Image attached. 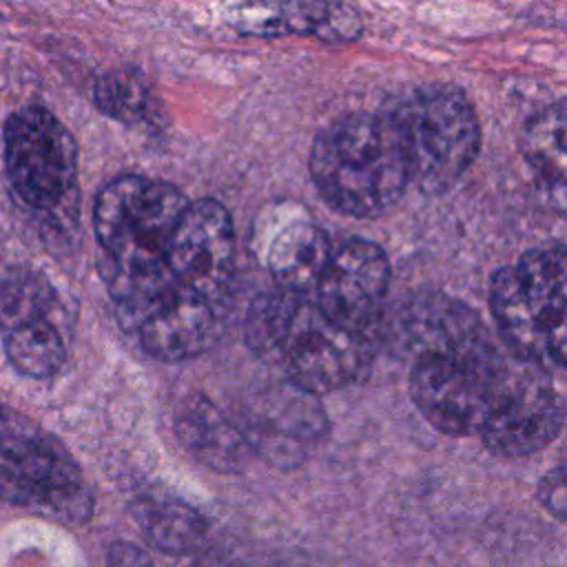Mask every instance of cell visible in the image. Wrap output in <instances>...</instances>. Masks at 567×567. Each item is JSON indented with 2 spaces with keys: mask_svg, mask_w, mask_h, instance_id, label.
<instances>
[{
  "mask_svg": "<svg viewBox=\"0 0 567 567\" xmlns=\"http://www.w3.org/2000/svg\"><path fill=\"white\" fill-rule=\"evenodd\" d=\"M95 106L122 124H157L162 104L137 71H111L95 82Z\"/></svg>",
  "mask_w": 567,
  "mask_h": 567,
  "instance_id": "ffe728a7",
  "label": "cell"
},
{
  "mask_svg": "<svg viewBox=\"0 0 567 567\" xmlns=\"http://www.w3.org/2000/svg\"><path fill=\"white\" fill-rule=\"evenodd\" d=\"M361 27H363V20L357 7L323 2L321 16L312 33L326 42H350L359 38Z\"/></svg>",
  "mask_w": 567,
  "mask_h": 567,
  "instance_id": "603a6c76",
  "label": "cell"
},
{
  "mask_svg": "<svg viewBox=\"0 0 567 567\" xmlns=\"http://www.w3.org/2000/svg\"><path fill=\"white\" fill-rule=\"evenodd\" d=\"M175 432L199 463L221 474L241 472L252 456L237 423L202 394H193L179 405Z\"/></svg>",
  "mask_w": 567,
  "mask_h": 567,
  "instance_id": "9a60e30c",
  "label": "cell"
},
{
  "mask_svg": "<svg viewBox=\"0 0 567 567\" xmlns=\"http://www.w3.org/2000/svg\"><path fill=\"white\" fill-rule=\"evenodd\" d=\"M58 297L49 279L27 266L11 268L0 281V334L27 321L53 317Z\"/></svg>",
  "mask_w": 567,
  "mask_h": 567,
  "instance_id": "44dd1931",
  "label": "cell"
},
{
  "mask_svg": "<svg viewBox=\"0 0 567 567\" xmlns=\"http://www.w3.org/2000/svg\"><path fill=\"white\" fill-rule=\"evenodd\" d=\"M133 518L144 538L171 556L199 551L208 540V518L173 496H144L133 505Z\"/></svg>",
  "mask_w": 567,
  "mask_h": 567,
  "instance_id": "e0dca14e",
  "label": "cell"
},
{
  "mask_svg": "<svg viewBox=\"0 0 567 567\" xmlns=\"http://www.w3.org/2000/svg\"><path fill=\"white\" fill-rule=\"evenodd\" d=\"M4 166L27 206L53 210L75 190L78 146L51 111L22 106L4 124Z\"/></svg>",
  "mask_w": 567,
  "mask_h": 567,
  "instance_id": "ba28073f",
  "label": "cell"
},
{
  "mask_svg": "<svg viewBox=\"0 0 567 567\" xmlns=\"http://www.w3.org/2000/svg\"><path fill=\"white\" fill-rule=\"evenodd\" d=\"M565 250L532 248L494 272L489 308L498 334L518 363L558 372L565 368Z\"/></svg>",
  "mask_w": 567,
  "mask_h": 567,
  "instance_id": "3957f363",
  "label": "cell"
},
{
  "mask_svg": "<svg viewBox=\"0 0 567 567\" xmlns=\"http://www.w3.org/2000/svg\"><path fill=\"white\" fill-rule=\"evenodd\" d=\"M120 326L135 334L151 357L175 363L195 359L219 341L224 306L173 281Z\"/></svg>",
  "mask_w": 567,
  "mask_h": 567,
  "instance_id": "5bb4252c",
  "label": "cell"
},
{
  "mask_svg": "<svg viewBox=\"0 0 567 567\" xmlns=\"http://www.w3.org/2000/svg\"><path fill=\"white\" fill-rule=\"evenodd\" d=\"M246 343L275 359L292 385L323 394L359 383L372 363V334L339 328L321 315L312 297L270 290L246 315Z\"/></svg>",
  "mask_w": 567,
  "mask_h": 567,
  "instance_id": "6da1fadb",
  "label": "cell"
},
{
  "mask_svg": "<svg viewBox=\"0 0 567 567\" xmlns=\"http://www.w3.org/2000/svg\"><path fill=\"white\" fill-rule=\"evenodd\" d=\"M310 175L323 202L350 217H374L392 208L408 173L396 133L385 113H348L312 142Z\"/></svg>",
  "mask_w": 567,
  "mask_h": 567,
  "instance_id": "7a4b0ae2",
  "label": "cell"
},
{
  "mask_svg": "<svg viewBox=\"0 0 567 567\" xmlns=\"http://www.w3.org/2000/svg\"><path fill=\"white\" fill-rule=\"evenodd\" d=\"M498 348L478 354L425 359L412 365L410 394L419 412L443 434H478L507 374Z\"/></svg>",
  "mask_w": 567,
  "mask_h": 567,
  "instance_id": "52a82bcc",
  "label": "cell"
},
{
  "mask_svg": "<svg viewBox=\"0 0 567 567\" xmlns=\"http://www.w3.org/2000/svg\"><path fill=\"white\" fill-rule=\"evenodd\" d=\"M523 151L534 173L545 182L549 193L563 199L565 190V106L549 104L538 111L525 126Z\"/></svg>",
  "mask_w": 567,
  "mask_h": 567,
  "instance_id": "d6986e66",
  "label": "cell"
},
{
  "mask_svg": "<svg viewBox=\"0 0 567 567\" xmlns=\"http://www.w3.org/2000/svg\"><path fill=\"white\" fill-rule=\"evenodd\" d=\"M175 281L224 306L235 270V230L226 206L210 197L188 202L166 248Z\"/></svg>",
  "mask_w": 567,
  "mask_h": 567,
  "instance_id": "30bf717a",
  "label": "cell"
},
{
  "mask_svg": "<svg viewBox=\"0 0 567 567\" xmlns=\"http://www.w3.org/2000/svg\"><path fill=\"white\" fill-rule=\"evenodd\" d=\"M250 454L277 470L308 461L328 432L315 394L297 388H268L235 421Z\"/></svg>",
  "mask_w": 567,
  "mask_h": 567,
  "instance_id": "4fadbf2b",
  "label": "cell"
},
{
  "mask_svg": "<svg viewBox=\"0 0 567 567\" xmlns=\"http://www.w3.org/2000/svg\"><path fill=\"white\" fill-rule=\"evenodd\" d=\"M332 241L323 228L310 221H295L277 233L268 248V270L275 288L312 297L332 255Z\"/></svg>",
  "mask_w": 567,
  "mask_h": 567,
  "instance_id": "2e32d148",
  "label": "cell"
},
{
  "mask_svg": "<svg viewBox=\"0 0 567 567\" xmlns=\"http://www.w3.org/2000/svg\"><path fill=\"white\" fill-rule=\"evenodd\" d=\"M186 204L177 186L144 175H120L102 186L93 208L102 277L137 275L164 266L168 239Z\"/></svg>",
  "mask_w": 567,
  "mask_h": 567,
  "instance_id": "8992f818",
  "label": "cell"
},
{
  "mask_svg": "<svg viewBox=\"0 0 567 567\" xmlns=\"http://www.w3.org/2000/svg\"><path fill=\"white\" fill-rule=\"evenodd\" d=\"M563 423V399L551 385L549 372L516 361V368H507L478 434L492 454L523 458L547 447L560 434Z\"/></svg>",
  "mask_w": 567,
  "mask_h": 567,
  "instance_id": "9c48e42d",
  "label": "cell"
},
{
  "mask_svg": "<svg viewBox=\"0 0 567 567\" xmlns=\"http://www.w3.org/2000/svg\"><path fill=\"white\" fill-rule=\"evenodd\" d=\"M536 498H538V503H540L551 516H556L558 520L565 518L567 498H565V470H563V465H556L554 470H549V472L540 478L538 489H536Z\"/></svg>",
  "mask_w": 567,
  "mask_h": 567,
  "instance_id": "cb8c5ba5",
  "label": "cell"
},
{
  "mask_svg": "<svg viewBox=\"0 0 567 567\" xmlns=\"http://www.w3.org/2000/svg\"><path fill=\"white\" fill-rule=\"evenodd\" d=\"M388 286L390 261L383 248L352 237L332 248L312 301L339 328L372 334L383 315Z\"/></svg>",
  "mask_w": 567,
  "mask_h": 567,
  "instance_id": "7c38bea8",
  "label": "cell"
},
{
  "mask_svg": "<svg viewBox=\"0 0 567 567\" xmlns=\"http://www.w3.org/2000/svg\"><path fill=\"white\" fill-rule=\"evenodd\" d=\"M385 115L403 153L408 184L425 195L450 190L478 155V115L456 84L414 86Z\"/></svg>",
  "mask_w": 567,
  "mask_h": 567,
  "instance_id": "277c9868",
  "label": "cell"
},
{
  "mask_svg": "<svg viewBox=\"0 0 567 567\" xmlns=\"http://www.w3.org/2000/svg\"><path fill=\"white\" fill-rule=\"evenodd\" d=\"M228 22L248 35H261V38H275L281 33H288L286 22V7L284 4H248L233 9L228 16Z\"/></svg>",
  "mask_w": 567,
  "mask_h": 567,
  "instance_id": "7402d4cb",
  "label": "cell"
},
{
  "mask_svg": "<svg viewBox=\"0 0 567 567\" xmlns=\"http://www.w3.org/2000/svg\"><path fill=\"white\" fill-rule=\"evenodd\" d=\"M2 346L9 363L31 379L53 377L66 359V343L53 317L27 321L2 332Z\"/></svg>",
  "mask_w": 567,
  "mask_h": 567,
  "instance_id": "ac0fdd59",
  "label": "cell"
},
{
  "mask_svg": "<svg viewBox=\"0 0 567 567\" xmlns=\"http://www.w3.org/2000/svg\"><path fill=\"white\" fill-rule=\"evenodd\" d=\"M388 339L396 357L410 365L425 359L478 354L496 346L470 306L441 292L405 297L390 319Z\"/></svg>",
  "mask_w": 567,
  "mask_h": 567,
  "instance_id": "8fae6325",
  "label": "cell"
},
{
  "mask_svg": "<svg viewBox=\"0 0 567 567\" xmlns=\"http://www.w3.org/2000/svg\"><path fill=\"white\" fill-rule=\"evenodd\" d=\"M0 503L84 523L93 496L71 452L22 412L0 405Z\"/></svg>",
  "mask_w": 567,
  "mask_h": 567,
  "instance_id": "5b68a950",
  "label": "cell"
},
{
  "mask_svg": "<svg viewBox=\"0 0 567 567\" xmlns=\"http://www.w3.org/2000/svg\"><path fill=\"white\" fill-rule=\"evenodd\" d=\"M106 567H155V565L142 547L128 540H115L109 545Z\"/></svg>",
  "mask_w": 567,
  "mask_h": 567,
  "instance_id": "d4e9b609",
  "label": "cell"
}]
</instances>
